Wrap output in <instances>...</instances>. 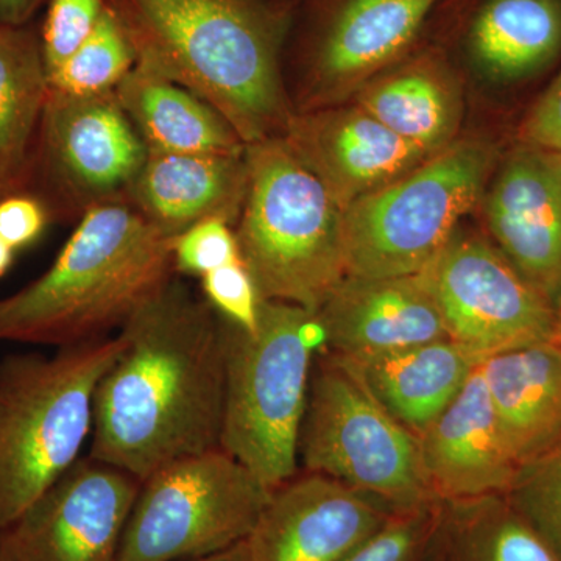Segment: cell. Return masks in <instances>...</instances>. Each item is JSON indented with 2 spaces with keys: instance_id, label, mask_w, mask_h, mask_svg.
<instances>
[{
  "instance_id": "25",
  "label": "cell",
  "mask_w": 561,
  "mask_h": 561,
  "mask_svg": "<svg viewBox=\"0 0 561 561\" xmlns=\"http://www.w3.org/2000/svg\"><path fill=\"white\" fill-rule=\"evenodd\" d=\"M424 561H559L505 496L440 502Z\"/></svg>"
},
{
  "instance_id": "19",
  "label": "cell",
  "mask_w": 561,
  "mask_h": 561,
  "mask_svg": "<svg viewBox=\"0 0 561 561\" xmlns=\"http://www.w3.org/2000/svg\"><path fill=\"white\" fill-rule=\"evenodd\" d=\"M332 357L416 437L448 408L482 362L453 339L386 353Z\"/></svg>"
},
{
  "instance_id": "29",
  "label": "cell",
  "mask_w": 561,
  "mask_h": 561,
  "mask_svg": "<svg viewBox=\"0 0 561 561\" xmlns=\"http://www.w3.org/2000/svg\"><path fill=\"white\" fill-rule=\"evenodd\" d=\"M440 502L415 511L394 512L370 540L342 561H424Z\"/></svg>"
},
{
  "instance_id": "28",
  "label": "cell",
  "mask_w": 561,
  "mask_h": 561,
  "mask_svg": "<svg viewBox=\"0 0 561 561\" xmlns=\"http://www.w3.org/2000/svg\"><path fill=\"white\" fill-rule=\"evenodd\" d=\"M505 497L561 561V442L522 468Z\"/></svg>"
},
{
  "instance_id": "14",
  "label": "cell",
  "mask_w": 561,
  "mask_h": 561,
  "mask_svg": "<svg viewBox=\"0 0 561 561\" xmlns=\"http://www.w3.org/2000/svg\"><path fill=\"white\" fill-rule=\"evenodd\" d=\"M497 249L549 301L561 291V151L519 144L483 194Z\"/></svg>"
},
{
  "instance_id": "36",
  "label": "cell",
  "mask_w": 561,
  "mask_h": 561,
  "mask_svg": "<svg viewBox=\"0 0 561 561\" xmlns=\"http://www.w3.org/2000/svg\"><path fill=\"white\" fill-rule=\"evenodd\" d=\"M187 561H247V557L242 541L239 542V545L232 546V548L225 549V551L210 553V556L201 557V559Z\"/></svg>"
},
{
  "instance_id": "39",
  "label": "cell",
  "mask_w": 561,
  "mask_h": 561,
  "mask_svg": "<svg viewBox=\"0 0 561 561\" xmlns=\"http://www.w3.org/2000/svg\"><path fill=\"white\" fill-rule=\"evenodd\" d=\"M3 197H5V195H3L2 187H0V201H2Z\"/></svg>"
},
{
  "instance_id": "22",
  "label": "cell",
  "mask_w": 561,
  "mask_h": 561,
  "mask_svg": "<svg viewBox=\"0 0 561 561\" xmlns=\"http://www.w3.org/2000/svg\"><path fill=\"white\" fill-rule=\"evenodd\" d=\"M114 92L149 151L245 153V144L221 114L142 62L136 61Z\"/></svg>"
},
{
  "instance_id": "10",
  "label": "cell",
  "mask_w": 561,
  "mask_h": 561,
  "mask_svg": "<svg viewBox=\"0 0 561 561\" xmlns=\"http://www.w3.org/2000/svg\"><path fill=\"white\" fill-rule=\"evenodd\" d=\"M423 273L449 339L479 359L552 341V302L481 236L457 228Z\"/></svg>"
},
{
  "instance_id": "27",
  "label": "cell",
  "mask_w": 561,
  "mask_h": 561,
  "mask_svg": "<svg viewBox=\"0 0 561 561\" xmlns=\"http://www.w3.org/2000/svg\"><path fill=\"white\" fill-rule=\"evenodd\" d=\"M138 61L130 35L119 14L103 11L94 32L49 76L51 91L68 95H98L116 90Z\"/></svg>"
},
{
  "instance_id": "7",
  "label": "cell",
  "mask_w": 561,
  "mask_h": 561,
  "mask_svg": "<svg viewBox=\"0 0 561 561\" xmlns=\"http://www.w3.org/2000/svg\"><path fill=\"white\" fill-rule=\"evenodd\" d=\"M494 150L485 140L456 139L411 172L345 209L346 272L390 278L426 271L482 201Z\"/></svg>"
},
{
  "instance_id": "13",
  "label": "cell",
  "mask_w": 561,
  "mask_h": 561,
  "mask_svg": "<svg viewBox=\"0 0 561 561\" xmlns=\"http://www.w3.org/2000/svg\"><path fill=\"white\" fill-rule=\"evenodd\" d=\"M391 513L367 494L308 472L276 486L249 537L247 561H342Z\"/></svg>"
},
{
  "instance_id": "37",
  "label": "cell",
  "mask_w": 561,
  "mask_h": 561,
  "mask_svg": "<svg viewBox=\"0 0 561 561\" xmlns=\"http://www.w3.org/2000/svg\"><path fill=\"white\" fill-rule=\"evenodd\" d=\"M13 257L14 250L11 249L9 243L3 242L2 239H0V276H3L9 272L11 264H13Z\"/></svg>"
},
{
  "instance_id": "24",
  "label": "cell",
  "mask_w": 561,
  "mask_h": 561,
  "mask_svg": "<svg viewBox=\"0 0 561 561\" xmlns=\"http://www.w3.org/2000/svg\"><path fill=\"white\" fill-rule=\"evenodd\" d=\"M470 49L494 80L540 72L561 54V0H489L472 24Z\"/></svg>"
},
{
  "instance_id": "12",
  "label": "cell",
  "mask_w": 561,
  "mask_h": 561,
  "mask_svg": "<svg viewBox=\"0 0 561 561\" xmlns=\"http://www.w3.org/2000/svg\"><path fill=\"white\" fill-rule=\"evenodd\" d=\"M39 128L47 175L84 213L127 197L149 154L114 91L68 95L50 90Z\"/></svg>"
},
{
  "instance_id": "15",
  "label": "cell",
  "mask_w": 561,
  "mask_h": 561,
  "mask_svg": "<svg viewBox=\"0 0 561 561\" xmlns=\"http://www.w3.org/2000/svg\"><path fill=\"white\" fill-rule=\"evenodd\" d=\"M283 138L343 210L432 157L357 105L291 114Z\"/></svg>"
},
{
  "instance_id": "32",
  "label": "cell",
  "mask_w": 561,
  "mask_h": 561,
  "mask_svg": "<svg viewBox=\"0 0 561 561\" xmlns=\"http://www.w3.org/2000/svg\"><path fill=\"white\" fill-rule=\"evenodd\" d=\"M202 286L206 300L221 317L243 330H256L261 298L243 261L203 276Z\"/></svg>"
},
{
  "instance_id": "38",
  "label": "cell",
  "mask_w": 561,
  "mask_h": 561,
  "mask_svg": "<svg viewBox=\"0 0 561 561\" xmlns=\"http://www.w3.org/2000/svg\"><path fill=\"white\" fill-rule=\"evenodd\" d=\"M553 317H556V328H553V341L561 345V291L557 300L553 301Z\"/></svg>"
},
{
  "instance_id": "31",
  "label": "cell",
  "mask_w": 561,
  "mask_h": 561,
  "mask_svg": "<svg viewBox=\"0 0 561 561\" xmlns=\"http://www.w3.org/2000/svg\"><path fill=\"white\" fill-rule=\"evenodd\" d=\"M232 225L221 219L198 221L173 241V267L190 275L203 276L242 261Z\"/></svg>"
},
{
  "instance_id": "30",
  "label": "cell",
  "mask_w": 561,
  "mask_h": 561,
  "mask_svg": "<svg viewBox=\"0 0 561 561\" xmlns=\"http://www.w3.org/2000/svg\"><path fill=\"white\" fill-rule=\"evenodd\" d=\"M105 9L103 0H51L41 44L47 76L76 54Z\"/></svg>"
},
{
  "instance_id": "33",
  "label": "cell",
  "mask_w": 561,
  "mask_h": 561,
  "mask_svg": "<svg viewBox=\"0 0 561 561\" xmlns=\"http://www.w3.org/2000/svg\"><path fill=\"white\" fill-rule=\"evenodd\" d=\"M47 224L46 209L35 198L9 195L0 201V239L18 250L39 238Z\"/></svg>"
},
{
  "instance_id": "34",
  "label": "cell",
  "mask_w": 561,
  "mask_h": 561,
  "mask_svg": "<svg viewBox=\"0 0 561 561\" xmlns=\"http://www.w3.org/2000/svg\"><path fill=\"white\" fill-rule=\"evenodd\" d=\"M519 139L541 149L561 151V73L527 114Z\"/></svg>"
},
{
  "instance_id": "4",
  "label": "cell",
  "mask_w": 561,
  "mask_h": 561,
  "mask_svg": "<svg viewBox=\"0 0 561 561\" xmlns=\"http://www.w3.org/2000/svg\"><path fill=\"white\" fill-rule=\"evenodd\" d=\"M239 250L257 294L317 312L346 272L345 210L283 135L245 146Z\"/></svg>"
},
{
  "instance_id": "3",
  "label": "cell",
  "mask_w": 561,
  "mask_h": 561,
  "mask_svg": "<svg viewBox=\"0 0 561 561\" xmlns=\"http://www.w3.org/2000/svg\"><path fill=\"white\" fill-rule=\"evenodd\" d=\"M173 241L124 203L88 209L54 264L0 298V343L65 348L110 337L172 278Z\"/></svg>"
},
{
  "instance_id": "11",
  "label": "cell",
  "mask_w": 561,
  "mask_h": 561,
  "mask_svg": "<svg viewBox=\"0 0 561 561\" xmlns=\"http://www.w3.org/2000/svg\"><path fill=\"white\" fill-rule=\"evenodd\" d=\"M140 483L113 465L77 460L0 529V561H117Z\"/></svg>"
},
{
  "instance_id": "5",
  "label": "cell",
  "mask_w": 561,
  "mask_h": 561,
  "mask_svg": "<svg viewBox=\"0 0 561 561\" xmlns=\"http://www.w3.org/2000/svg\"><path fill=\"white\" fill-rule=\"evenodd\" d=\"M124 346L119 332L57 353L0 360V529L80 459L99 382Z\"/></svg>"
},
{
  "instance_id": "8",
  "label": "cell",
  "mask_w": 561,
  "mask_h": 561,
  "mask_svg": "<svg viewBox=\"0 0 561 561\" xmlns=\"http://www.w3.org/2000/svg\"><path fill=\"white\" fill-rule=\"evenodd\" d=\"M300 457L308 472L345 483L390 512L440 502L424 474L419 437L332 356L321 362L309 386Z\"/></svg>"
},
{
  "instance_id": "17",
  "label": "cell",
  "mask_w": 561,
  "mask_h": 561,
  "mask_svg": "<svg viewBox=\"0 0 561 561\" xmlns=\"http://www.w3.org/2000/svg\"><path fill=\"white\" fill-rule=\"evenodd\" d=\"M316 317L324 345L339 357L449 339L423 272L390 278L346 275Z\"/></svg>"
},
{
  "instance_id": "1",
  "label": "cell",
  "mask_w": 561,
  "mask_h": 561,
  "mask_svg": "<svg viewBox=\"0 0 561 561\" xmlns=\"http://www.w3.org/2000/svg\"><path fill=\"white\" fill-rule=\"evenodd\" d=\"M117 332L124 346L95 390L91 459L144 482L172 461L219 448L220 313L171 278Z\"/></svg>"
},
{
  "instance_id": "23",
  "label": "cell",
  "mask_w": 561,
  "mask_h": 561,
  "mask_svg": "<svg viewBox=\"0 0 561 561\" xmlns=\"http://www.w3.org/2000/svg\"><path fill=\"white\" fill-rule=\"evenodd\" d=\"M356 105L431 154L451 146L460 127L459 87L434 62H413L368 81L357 91Z\"/></svg>"
},
{
  "instance_id": "2",
  "label": "cell",
  "mask_w": 561,
  "mask_h": 561,
  "mask_svg": "<svg viewBox=\"0 0 561 561\" xmlns=\"http://www.w3.org/2000/svg\"><path fill=\"white\" fill-rule=\"evenodd\" d=\"M138 61L225 117L245 146L291 114L279 73L283 24L257 0H121Z\"/></svg>"
},
{
  "instance_id": "35",
  "label": "cell",
  "mask_w": 561,
  "mask_h": 561,
  "mask_svg": "<svg viewBox=\"0 0 561 561\" xmlns=\"http://www.w3.org/2000/svg\"><path fill=\"white\" fill-rule=\"evenodd\" d=\"M39 0H0V22L18 27L38 5Z\"/></svg>"
},
{
  "instance_id": "6",
  "label": "cell",
  "mask_w": 561,
  "mask_h": 561,
  "mask_svg": "<svg viewBox=\"0 0 561 561\" xmlns=\"http://www.w3.org/2000/svg\"><path fill=\"white\" fill-rule=\"evenodd\" d=\"M225 402L220 448L268 489L297 476L316 343V312L261 300L256 330L221 317Z\"/></svg>"
},
{
  "instance_id": "20",
  "label": "cell",
  "mask_w": 561,
  "mask_h": 561,
  "mask_svg": "<svg viewBox=\"0 0 561 561\" xmlns=\"http://www.w3.org/2000/svg\"><path fill=\"white\" fill-rule=\"evenodd\" d=\"M435 3L437 0H348L317 55L309 87L313 108L367 84L412 43Z\"/></svg>"
},
{
  "instance_id": "26",
  "label": "cell",
  "mask_w": 561,
  "mask_h": 561,
  "mask_svg": "<svg viewBox=\"0 0 561 561\" xmlns=\"http://www.w3.org/2000/svg\"><path fill=\"white\" fill-rule=\"evenodd\" d=\"M49 91L38 41L0 22V187L5 197L27 179L33 136Z\"/></svg>"
},
{
  "instance_id": "16",
  "label": "cell",
  "mask_w": 561,
  "mask_h": 561,
  "mask_svg": "<svg viewBox=\"0 0 561 561\" xmlns=\"http://www.w3.org/2000/svg\"><path fill=\"white\" fill-rule=\"evenodd\" d=\"M481 364L419 437L424 474L440 502L505 496L522 471L502 434Z\"/></svg>"
},
{
  "instance_id": "9",
  "label": "cell",
  "mask_w": 561,
  "mask_h": 561,
  "mask_svg": "<svg viewBox=\"0 0 561 561\" xmlns=\"http://www.w3.org/2000/svg\"><path fill=\"white\" fill-rule=\"evenodd\" d=\"M272 491L220 446L172 461L140 483L117 561H187L232 548Z\"/></svg>"
},
{
  "instance_id": "21",
  "label": "cell",
  "mask_w": 561,
  "mask_h": 561,
  "mask_svg": "<svg viewBox=\"0 0 561 561\" xmlns=\"http://www.w3.org/2000/svg\"><path fill=\"white\" fill-rule=\"evenodd\" d=\"M502 434L524 468L561 442V345L534 343L482 360Z\"/></svg>"
},
{
  "instance_id": "18",
  "label": "cell",
  "mask_w": 561,
  "mask_h": 561,
  "mask_svg": "<svg viewBox=\"0 0 561 561\" xmlns=\"http://www.w3.org/2000/svg\"><path fill=\"white\" fill-rule=\"evenodd\" d=\"M249 187L243 157L149 151L127 197L133 208L169 238L198 221L238 224Z\"/></svg>"
}]
</instances>
